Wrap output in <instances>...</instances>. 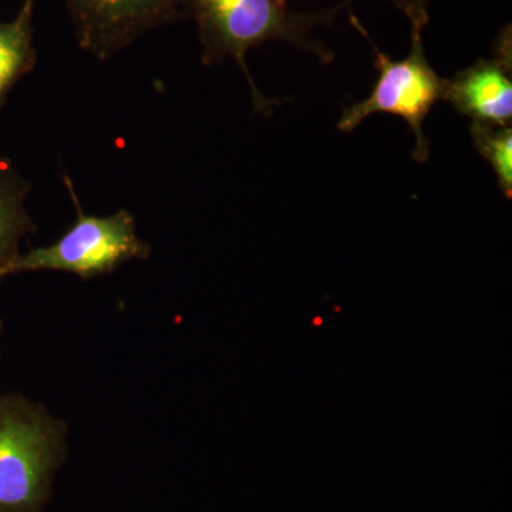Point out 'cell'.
<instances>
[{"instance_id": "6da1fadb", "label": "cell", "mask_w": 512, "mask_h": 512, "mask_svg": "<svg viewBox=\"0 0 512 512\" xmlns=\"http://www.w3.org/2000/svg\"><path fill=\"white\" fill-rule=\"evenodd\" d=\"M184 19L194 20L205 66L231 59L244 73L254 111L269 116L278 100L268 99L256 86L248 69L252 49L268 42H284L301 52L311 53L320 63L330 64L335 53L313 35L318 28L333 25L339 13L353 0L328 9L299 12L286 0H177Z\"/></svg>"}, {"instance_id": "7a4b0ae2", "label": "cell", "mask_w": 512, "mask_h": 512, "mask_svg": "<svg viewBox=\"0 0 512 512\" xmlns=\"http://www.w3.org/2000/svg\"><path fill=\"white\" fill-rule=\"evenodd\" d=\"M67 430L43 404L0 394V512H42L67 456Z\"/></svg>"}, {"instance_id": "3957f363", "label": "cell", "mask_w": 512, "mask_h": 512, "mask_svg": "<svg viewBox=\"0 0 512 512\" xmlns=\"http://www.w3.org/2000/svg\"><path fill=\"white\" fill-rule=\"evenodd\" d=\"M350 22L372 47L379 77L367 99L343 109L336 127L342 133H352L363 121L375 114L400 117L409 124L413 133L414 160L421 164L427 163L430 158V141L424 133V120L437 101L443 99L446 79L436 73L427 59L423 32L412 30L409 55L404 59L394 60L379 49L363 23L353 13L350 15Z\"/></svg>"}, {"instance_id": "277c9868", "label": "cell", "mask_w": 512, "mask_h": 512, "mask_svg": "<svg viewBox=\"0 0 512 512\" xmlns=\"http://www.w3.org/2000/svg\"><path fill=\"white\" fill-rule=\"evenodd\" d=\"M63 180L76 210V222L52 245L22 252L10 265L8 276L59 271L93 279L151 255L150 244L137 234L136 218L130 211L121 208L109 217L86 214L72 180L66 174Z\"/></svg>"}, {"instance_id": "5b68a950", "label": "cell", "mask_w": 512, "mask_h": 512, "mask_svg": "<svg viewBox=\"0 0 512 512\" xmlns=\"http://www.w3.org/2000/svg\"><path fill=\"white\" fill-rule=\"evenodd\" d=\"M80 49L106 62L141 36L184 19L177 0H64Z\"/></svg>"}, {"instance_id": "8992f818", "label": "cell", "mask_w": 512, "mask_h": 512, "mask_svg": "<svg viewBox=\"0 0 512 512\" xmlns=\"http://www.w3.org/2000/svg\"><path fill=\"white\" fill-rule=\"evenodd\" d=\"M441 100L473 123L511 126L512 55L493 52L460 70L446 79Z\"/></svg>"}, {"instance_id": "52a82bcc", "label": "cell", "mask_w": 512, "mask_h": 512, "mask_svg": "<svg viewBox=\"0 0 512 512\" xmlns=\"http://www.w3.org/2000/svg\"><path fill=\"white\" fill-rule=\"evenodd\" d=\"M30 188L15 165L0 158V281L8 278L10 265L22 254L23 238L36 231L26 204Z\"/></svg>"}, {"instance_id": "ba28073f", "label": "cell", "mask_w": 512, "mask_h": 512, "mask_svg": "<svg viewBox=\"0 0 512 512\" xmlns=\"http://www.w3.org/2000/svg\"><path fill=\"white\" fill-rule=\"evenodd\" d=\"M37 0H23L15 19L0 23V107L15 84L36 66L33 15Z\"/></svg>"}, {"instance_id": "9c48e42d", "label": "cell", "mask_w": 512, "mask_h": 512, "mask_svg": "<svg viewBox=\"0 0 512 512\" xmlns=\"http://www.w3.org/2000/svg\"><path fill=\"white\" fill-rule=\"evenodd\" d=\"M471 140L480 156L493 168L498 187L510 200L512 195V128L473 123Z\"/></svg>"}, {"instance_id": "30bf717a", "label": "cell", "mask_w": 512, "mask_h": 512, "mask_svg": "<svg viewBox=\"0 0 512 512\" xmlns=\"http://www.w3.org/2000/svg\"><path fill=\"white\" fill-rule=\"evenodd\" d=\"M389 2L393 3L396 9L409 19L412 30L423 32L424 28L429 25L431 0H389Z\"/></svg>"}, {"instance_id": "8fae6325", "label": "cell", "mask_w": 512, "mask_h": 512, "mask_svg": "<svg viewBox=\"0 0 512 512\" xmlns=\"http://www.w3.org/2000/svg\"><path fill=\"white\" fill-rule=\"evenodd\" d=\"M2 332H3V322H2V320H0V336H2Z\"/></svg>"}]
</instances>
